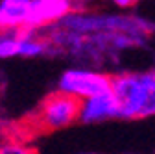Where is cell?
Segmentation results:
<instances>
[{
  "instance_id": "1",
  "label": "cell",
  "mask_w": 155,
  "mask_h": 154,
  "mask_svg": "<svg viewBox=\"0 0 155 154\" xmlns=\"http://www.w3.org/2000/svg\"><path fill=\"white\" fill-rule=\"evenodd\" d=\"M111 91L120 106V119H142L146 117L148 91L142 80V72H120L113 74Z\"/></svg>"
},
{
  "instance_id": "2",
  "label": "cell",
  "mask_w": 155,
  "mask_h": 154,
  "mask_svg": "<svg viewBox=\"0 0 155 154\" xmlns=\"http://www.w3.org/2000/svg\"><path fill=\"white\" fill-rule=\"evenodd\" d=\"M111 84L113 76L102 71H94L87 67H70L59 76L57 91L70 95L72 99L83 102L87 99L96 97V95L111 91Z\"/></svg>"
},
{
  "instance_id": "3",
  "label": "cell",
  "mask_w": 155,
  "mask_h": 154,
  "mask_svg": "<svg viewBox=\"0 0 155 154\" xmlns=\"http://www.w3.org/2000/svg\"><path fill=\"white\" fill-rule=\"evenodd\" d=\"M81 102L61 91L52 93L41 102L37 111V123L45 130H63L80 121Z\"/></svg>"
},
{
  "instance_id": "4",
  "label": "cell",
  "mask_w": 155,
  "mask_h": 154,
  "mask_svg": "<svg viewBox=\"0 0 155 154\" xmlns=\"http://www.w3.org/2000/svg\"><path fill=\"white\" fill-rule=\"evenodd\" d=\"M111 119H120V106L113 91H105L81 102L80 110L81 124H100Z\"/></svg>"
},
{
  "instance_id": "5",
  "label": "cell",
  "mask_w": 155,
  "mask_h": 154,
  "mask_svg": "<svg viewBox=\"0 0 155 154\" xmlns=\"http://www.w3.org/2000/svg\"><path fill=\"white\" fill-rule=\"evenodd\" d=\"M74 13V0H31L30 28L41 30L45 26L63 23Z\"/></svg>"
},
{
  "instance_id": "6",
  "label": "cell",
  "mask_w": 155,
  "mask_h": 154,
  "mask_svg": "<svg viewBox=\"0 0 155 154\" xmlns=\"http://www.w3.org/2000/svg\"><path fill=\"white\" fill-rule=\"evenodd\" d=\"M31 0H0V28L2 32H18L30 28Z\"/></svg>"
},
{
  "instance_id": "7",
  "label": "cell",
  "mask_w": 155,
  "mask_h": 154,
  "mask_svg": "<svg viewBox=\"0 0 155 154\" xmlns=\"http://www.w3.org/2000/svg\"><path fill=\"white\" fill-rule=\"evenodd\" d=\"M0 56L4 60L18 56V33L17 32H2V37H0Z\"/></svg>"
},
{
  "instance_id": "8",
  "label": "cell",
  "mask_w": 155,
  "mask_h": 154,
  "mask_svg": "<svg viewBox=\"0 0 155 154\" xmlns=\"http://www.w3.org/2000/svg\"><path fill=\"white\" fill-rule=\"evenodd\" d=\"M142 80L148 91V106H146V117L155 115V67L150 71H142Z\"/></svg>"
},
{
  "instance_id": "9",
  "label": "cell",
  "mask_w": 155,
  "mask_h": 154,
  "mask_svg": "<svg viewBox=\"0 0 155 154\" xmlns=\"http://www.w3.org/2000/svg\"><path fill=\"white\" fill-rule=\"evenodd\" d=\"M0 154H37V150L24 143V141H18V139H8L2 143L0 147Z\"/></svg>"
},
{
  "instance_id": "10",
  "label": "cell",
  "mask_w": 155,
  "mask_h": 154,
  "mask_svg": "<svg viewBox=\"0 0 155 154\" xmlns=\"http://www.w3.org/2000/svg\"><path fill=\"white\" fill-rule=\"evenodd\" d=\"M133 2H135V0H113V4H114V6H118V8H122V9L131 8Z\"/></svg>"
},
{
  "instance_id": "11",
  "label": "cell",
  "mask_w": 155,
  "mask_h": 154,
  "mask_svg": "<svg viewBox=\"0 0 155 154\" xmlns=\"http://www.w3.org/2000/svg\"><path fill=\"white\" fill-rule=\"evenodd\" d=\"M78 154H96V152H78Z\"/></svg>"
}]
</instances>
